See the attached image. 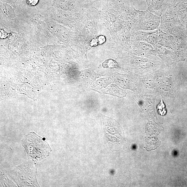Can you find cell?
I'll return each instance as SVG.
<instances>
[{"instance_id": "3957f363", "label": "cell", "mask_w": 187, "mask_h": 187, "mask_svg": "<svg viewBox=\"0 0 187 187\" xmlns=\"http://www.w3.org/2000/svg\"><path fill=\"white\" fill-rule=\"evenodd\" d=\"M118 65L117 62L112 59L106 60L103 63V66L104 68H114L117 67Z\"/></svg>"}, {"instance_id": "7a4b0ae2", "label": "cell", "mask_w": 187, "mask_h": 187, "mask_svg": "<svg viewBox=\"0 0 187 187\" xmlns=\"http://www.w3.org/2000/svg\"><path fill=\"white\" fill-rule=\"evenodd\" d=\"M103 123L105 136L107 141L121 144L126 142L124 131L116 121L104 116Z\"/></svg>"}, {"instance_id": "277c9868", "label": "cell", "mask_w": 187, "mask_h": 187, "mask_svg": "<svg viewBox=\"0 0 187 187\" xmlns=\"http://www.w3.org/2000/svg\"><path fill=\"white\" fill-rule=\"evenodd\" d=\"M158 23L154 21L147 22L143 25V29L146 30L153 29L158 26Z\"/></svg>"}, {"instance_id": "8992f818", "label": "cell", "mask_w": 187, "mask_h": 187, "mask_svg": "<svg viewBox=\"0 0 187 187\" xmlns=\"http://www.w3.org/2000/svg\"><path fill=\"white\" fill-rule=\"evenodd\" d=\"M147 42L152 44H155L158 42V35L156 34H152L149 36L147 39Z\"/></svg>"}, {"instance_id": "9c48e42d", "label": "cell", "mask_w": 187, "mask_h": 187, "mask_svg": "<svg viewBox=\"0 0 187 187\" xmlns=\"http://www.w3.org/2000/svg\"><path fill=\"white\" fill-rule=\"evenodd\" d=\"M39 1V0H27V3L28 5L33 6L36 5Z\"/></svg>"}, {"instance_id": "ba28073f", "label": "cell", "mask_w": 187, "mask_h": 187, "mask_svg": "<svg viewBox=\"0 0 187 187\" xmlns=\"http://www.w3.org/2000/svg\"><path fill=\"white\" fill-rule=\"evenodd\" d=\"M99 44L102 45L106 41V39L104 35H101L99 36L97 38Z\"/></svg>"}, {"instance_id": "6da1fadb", "label": "cell", "mask_w": 187, "mask_h": 187, "mask_svg": "<svg viewBox=\"0 0 187 187\" xmlns=\"http://www.w3.org/2000/svg\"><path fill=\"white\" fill-rule=\"evenodd\" d=\"M29 159L40 161L49 156L51 149L47 142L34 132L29 133L22 141Z\"/></svg>"}, {"instance_id": "8fae6325", "label": "cell", "mask_w": 187, "mask_h": 187, "mask_svg": "<svg viewBox=\"0 0 187 187\" xmlns=\"http://www.w3.org/2000/svg\"><path fill=\"white\" fill-rule=\"evenodd\" d=\"M162 1V0H152L153 5L154 6H158L160 5L159 3Z\"/></svg>"}, {"instance_id": "52a82bcc", "label": "cell", "mask_w": 187, "mask_h": 187, "mask_svg": "<svg viewBox=\"0 0 187 187\" xmlns=\"http://www.w3.org/2000/svg\"><path fill=\"white\" fill-rule=\"evenodd\" d=\"M168 39L166 35L163 34H161L159 35L158 42L159 44L164 45L168 43Z\"/></svg>"}, {"instance_id": "30bf717a", "label": "cell", "mask_w": 187, "mask_h": 187, "mask_svg": "<svg viewBox=\"0 0 187 187\" xmlns=\"http://www.w3.org/2000/svg\"><path fill=\"white\" fill-rule=\"evenodd\" d=\"M99 45V43L97 39L94 38L90 42V45L91 47H95Z\"/></svg>"}, {"instance_id": "5b68a950", "label": "cell", "mask_w": 187, "mask_h": 187, "mask_svg": "<svg viewBox=\"0 0 187 187\" xmlns=\"http://www.w3.org/2000/svg\"><path fill=\"white\" fill-rule=\"evenodd\" d=\"M157 109L158 110L159 114L161 116H163L166 114V110L165 108V105L163 103L162 99H161L160 104L157 106Z\"/></svg>"}]
</instances>
